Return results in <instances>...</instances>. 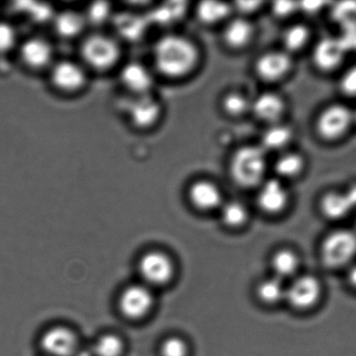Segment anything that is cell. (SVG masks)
<instances>
[{"mask_svg": "<svg viewBox=\"0 0 356 356\" xmlns=\"http://www.w3.org/2000/svg\"><path fill=\"white\" fill-rule=\"evenodd\" d=\"M153 58L160 74L170 79H183L196 71L201 54L197 44L190 38L169 33L156 41Z\"/></svg>", "mask_w": 356, "mask_h": 356, "instance_id": "cell-1", "label": "cell"}, {"mask_svg": "<svg viewBox=\"0 0 356 356\" xmlns=\"http://www.w3.org/2000/svg\"><path fill=\"white\" fill-rule=\"evenodd\" d=\"M268 155L259 144L237 148L229 160V173L233 183L242 188L259 187L267 178L270 167Z\"/></svg>", "mask_w": 356, "mask_h": 356, "instance_id": "cell-2", "label": "cell"}, {"mask_svg": "<svg viewBox=\"0 0 356 356\" xmlns=\"http://www.w3.org/2000/svg\"><path fill=\"white\" fill-rule=\"evenodd\" d=\"M354 125L353 109L343 103H332L319 111L314 127L320 140L336 143L346 137Z\"/></svg>", "mask_w": 356, "mask_h": 356, "instance_id": "cell-3", "label": "cell"}, {"mask_svg": "<svg viewBox=\"0 0 356 356\" xmlns=\"http://www.w3.org/2000/svg\"><path fill=\"white\" fill-rule=\"evenodd\" d=\"M320 258L332 270L350 268L356 261V232L351 229L334 230L324 238Z\"/></svg>", "mask_w": 356, "mask_h": 356, "instance_id": "cell-4", "label": "cell"}, {"mask_svg": "<svg viewBox=\"0 0 356 356\" xmlns=\"http://www.w3.org/2000/svg\"><path fill=\"white\" fill-rule=\"evenodd\" d=\"M83 61L97 71H106L113 67L121 57L118 41L109 35L91 34L80 47Z\"/></svg>", "mask_w": 356, "mask_h": 356, "instance_id": "cell-5", "label": "cell"}, {"mask_svg": "<svg viewBox=\"0 0 356 356\" xmlns=\"http://www.w3.org/2000/svg\"><path fill=\"white\" fill-rule=\"evenodd\" d=\"M294 64L293 56L281 48L274 49L258 56L254 63V72L261 81L274 85L291 75Z\"/></svg>", "mask_w": 356, "mask_h": 356, "instance_id": "cell-6", "label": "cell"}, {"mask_svg": "<svg viewBox=\"0 0 356 356\" xmlns=\"http://www.w3.org/2000/svg\"><path fill=\"white\" fill-rule=\"evenodd\" d=\"M138 271L143 284L151 287H162L173 280L176 268L170 257L162 251H148L141 257Z\"/></svg>", "mask_w": 356, "mask_h": 356, "instance_id": "cell-7", "label": "cell"}, {"mask_svg": "<svg viewBox=\"0 0 356 356\" xmlns=\"http://www.w3.org/2000/svg\"><path fill=\"white\" fill-rule=\"evenodd\" d=\"M155 298L151 288L144 284H132L121 292L118 308L122 316L128 320L145 318L153 308Z\"/></svg>", "mask_w": 356, "mask_h": 356, "instance_id": "cell-8", "label": "cell"}, {"mask_svg": "<svg viewBox=\"0 0 356 356\" xmlns=\"http://www.w3.org/2000/svg\"><path fill=\"white\" fill-rule=\"evenodd\" d=\"M347 49L341 38L323 37L317 40L311 50L314 67L322 73H331L339 69L344 62Z\"/></svg>", "mask_w": 356, "mask_h": 356, "instance_id": "cell-9", "label": "cell"}, {"mask_svg": "<svg viewBox=\"0 0 356 356\" xmlns=\"http://www.w3.org/2000/svg\"><path fill=\"white\" fill-rule=\"evenodd\" d=\"M323 294V286L313 275H302L296 277L286 289L285 301L297 310L313 308L320 301Z\"/></svg>", "mask_w": 356, "mask_h": 356, "instance_id": "cell-10", "label": "cell"}, {"mask_svg": "<svg viewBox=\"0 0 356 356\" xmlns=\"http://www.w3.org/2000/svg\"><path fill=\"white\" fill-rule=\"evenodd\" d=\"M287 106V101L281 94L274 90H265L252 97L250 114L267 127L284 121Z\"/></svg>", "mask_w": 356, "mask_h": 356, "instance_id": "cell-11", "label": "cell"}, {"mask_svg": "<svg viewBox=\"0 0 356 356\" xmlns=\"http://www.w3.org/2000/svg\"><path fill=\"white\" fill-rule=\"evenodd\" d=\"M257 190V204L267 214H280L288 207L291 194L286 181L275 177L266 178Z\"/></svg>", "mask_w": 356, "mask_h": 356, "instance_id": "cell-12", "label": "cell"}, {"mask_svg": "<svg viewBox=\"0 0 356 356\" xmlns=\"http://www.w3.org/2000/svg\"><path fill=\"white\" fill-rule=\"evenodd\" d=\"M222 26V43L233 51L245 50L256 36V28L252 20L245 17L232 16Z\"/></svg>", "mask_w": 356, "mask_h": 356, "instance_id": "cell-13", "label": "cell"}, {"mask_svg": "<svg viewBox=\"0 0 356 356\" xmlns=\"http://www.w3.org/2000/svg\"><path fill=\"white\" fill-rule=\"evenodd\" d=\"M40 344L41 350L49 356H72L79 350L77 334L65 326H54L45 331Z\"/></svg>", "mask_w": 356, "mask_h": 356, "instance_id": "cell-14", "label": "cell"}, {"mask_svg": "<svg viewBox=\"0 0 356 356\" xmlns=\"http://www.w3.org/2000/svg\"><path fill=\"white\" fill-rule=\"evenodd\" d=\"M187 197L198 211L208 212L221 209L223 195L217 184L209 179H197L188 187Z\"/></svg>", "mask_w": 356, "mask_h": 356, "instance_id": "cell-15", "label": "cell"}, {"mask_svg": "<svg viewBox=\"0 0 356 356\" xmlns=\"http://www.w3.org/2000/svg\"><path fill=\"white\" fill-rule=\"evenodd\" d=\"M51 80L56 88L63 92H76L85 86L86 71L78 63L63 60L52 67Z\"/></svg>", "mask_w": 356, "mask_h": 356, "instance_id": "cell-16", "label": "cell"}, {"mask_svg": "<svg viewBox=\"0 0 356 356\" xmlns=\"http://www.w3.org/2000/svg\"><path fill=\"white\" fill-rule=\"evenodd\" d=\"M295 130L291 124L284 121L267 125L261 135L260 144L265 152L281 153L291 149L295 138Z\"/></svg>", "mask_w": 356, "mask_h": 356, "instance_id": "cell-17", "label": "cell"}, {"mask_svg": "<svg viewBox=\"0 0 356 356\" xmlns=\"http://www.w3.org/2000/svg\"><path fill=\"white\" fill-rule=\"evenodd\" d=\"M52 55H54V50H52V44L45 38H30L21 44V60L30 68L45 67L50 64Z\"/></svg>", "mask_w": 356, "mask_h": 356, "instance_id": "cell-18", "label": "cell"}, {"mask_svg": "<svg viewBox=\"0 0 356 356\" xmlns=\"http://www.w3.org/2000/svg\"><path fill=\"white\" fill-rule=\"evenodd\" d=\"M307 159L302 153L291 149L278 153L272 163L274 177L284 181L295 179L305 172Z\"/></svg>", "mask_w": 356, "mask_h": 356, "instance_id": "cell-19", "label": "cell"}, {"mask_svg": "<svg viewBox=\"0 0 356 356\" xmlns=\"http://www.w3.org/2000/svg\"><path fill=\"white\" fill-rule=\"evenodd\" d=\"M135 125L139 127H149L158 121L162 108L158 101L150 95L136 96L132 101L127 111Z\"/></svg>", "mask_w": 356, "mask_h": 356, "instance_id": "cell-20", "label": "cell"}, {"mask_svg": "<svg viewBox=\"0 0 356 356\" xmlns=\"http://www.w3.org/2000/svg\"><path fill=\"white\" fill-rule=\"evenodd\" d=\"M121 80L125 88L136 96L150 94L153 86V76L145 65L132 62L121 71Z\"/></svg>", "mask_w": 356, "mask_h": 356, "instance_id": "cell-21", "label": "cell"}, {"mask_svg": "<svg viewBox=\"0 0 356 356\" xmlns=\"http://www.w3.org/2000/svg\"><path fill=\"white\" fill-rule=\"evenodd\" d=\"M231 3L202 1L195 7V17L206 26H223L233 16Z\"/></svg>", "mask_w": 356, "mask_h": 356, "instance_id": "cell-22", "label": "cell"}, {"mask_svg": "<svg viewBox=\"0 0 356 356\" xmlns=\"http://www.w3.org/2000/svg\"><path fill=\"white\" fill-rule=\"evenodd\" d=\"M312 33L304 23H293L285 28L281 36V49L294 57L304 51L311 42Z\"/></svg>", "mask_w": 356, "mask_h": 356, "instance_id": "cell-23", "label": "cell"}, {"mask_svg": "<svg viewBox=\"0 0 356 356\" xmlns=\"http://www.w3.org/2000/svg\"><path fill=\"white\" fill-rule=\"evenodd\" d=\"M320 209L323 215L331 220L346 218L355 211L344 191H327L320 199Z\"/></svg>", "mask_w": 356, "mask_h": 356, "instance_id": "cell-24", "label": "cell"}, {"mask_svg": "<svg viewBox=\"0 0 356 356\" xmlns=\"http://www.w3.org/2000/svg\"><path fill=\"white\" fill-rule=\"evenodd\" d=\"M252 97L239 90L226 92L221 99V109L226 117L239 120L251 113Z\"/></svg>", "mask_w": 356, "mask_h": 356, "instance_id": "cell-25", "label": "cell"}, {"mask_svg": "<svg viewBox=\"0 0 356 356\" xmlns=\"http://www.w3.org/2000/svg\"><path fill=\"white\" fill-rule=\"evenodd\" d=\"M274 277L281 279L291 278L297 273L300 259L297 254L291 250H280L274 254L271 259Z\"/></svg>", "mask_w": 356, "mask_h": 356, "instance_id": "cell-26", "label": "cell"}, {"mask_svg": "<svg viewBox=\"0 0 356 356\" xmlns=\"http://www.w3.org/2000/svg\"><path fill=\"white\" fill-rule=\"evenodd\" d=\"M86 19L85 15L72 10H66L56 15L54 27L56 33L64 38H72L84 30Z\"/></svg>", "mask_w": 356, "mask_h": 356, "instance_id": "cell-27", "label": "cell"}, {"mask_svg": "<svg viewBox=\"0 0 356 356\" xmlns=\"http://www.w3.org/2000/svg\"><path fill=\"white\" fill-rule=\"evenodd\" d=\"M286 289L284 281L273 277L265 279L257 286L256 295L261 302L267 305H274L284 301Z\"/></svg>", "mask_w": 356, "mask_h": 356, "instance_id": "cell-28", "label": "cell"}, {"mask_svg": "<svg viewBox=\"0 0 356 356\" xmlns=\"http://www.w3.org/2000/svg\"><path fill=\"white\" fill-rule=\"evenodd\" d=\"M219 209H221L222 222L229 228H240L249 219V211L242 202L238 201L223 202Z\"/></svg>", "mask_w": 356, "mask_h": 356, "instance_id": "cell-29", "label": "cell"}, {"mask_svg": "<svg viewBox=\"0 0 356 356\" xmlns=\"http://www.w3.org/2000/svg\"><path fill=\"white\" fill-rule=\"evenodd\" d=\"M125 345L120 337L114 334H105L99 337L91 350L93 356H122Z\"/></svg>", "mask_w": 356, "mask_h": 356, "instance_id": "cell-30", "label": "cell"}, {"mask_svg": "<svg viewBox=\"0 0 356 356\" xmlns=\"http://www.w3.org/2000/svg\"><path fill=\"white\" fill-rule=\"evenodd\" d=\"M160 356H188L189 348L183 339L173 337L163 341L160 348Z\"/></svg>", "mask_w": 356, "mask_h": 356, "instance_id": "cell-31", "label": "cell"}, {"mask_svg": "<svg viewBox=\"0 0 356 356\" xmlns=\"http://www.w3.org/2000/svg\"><path fill=\"white\" fill-rule=\"evenodd\" d=\"M338 88L344 97H356V65L345 69L338 81Z\"/></svg>", "mask_w": 356, "mask_h": 356, "instance_id": "cell-32", "label": "cell"}, {"mask_svg": "<svg viewBox=\"0 0 356 356\" xmlns=\"http://www.w3.org/2000/svg\"><path fill=\"white\" fill-rule=\"evenodd\" d=\"M270 9L272 15L280 20L291 19L300 12L299 2L287 1V0L272 2Z\"/></svg>", "mask_w": 356, "mask_h": 356, "instance_id": "cell-33", "label": "cell"}, {"mask_svg": "<svg viewBox=\"0 0 356 356\" xmlns=\"http://www.w3.org/2000/svg\"><path fill=\"white\" fill-rule=\"evenodd\" d=\"M17 31L12 24L0 22V54H6L15 47Z\"/></svg>", "mask_w": 356, "mask_h": 356, "instance_id": "cell-34", "label": "cell"}, {"mask_svg": "<svg viewBox=\"0 0 356 356\" xmlns=\"http://www.w3.org/2000/svg\"><path fill=\"white\" fill-rule=\"evenodd\" d=\"M265 3L263 1H237L232 3L233 13L237 15L250 19L251 15L263 9Z\"/></svg>", "mask_w": 356, "mask_h": 356, "instance_id": "cell-35", "label": "cell"}, {"mask_svg": "<svg viewBox=\"0 0 356 356\" xmlns=\"http://www.w3.org/2000/svg\"><path fill=\"white\" fill-rule=\"evenodd\" d=\"M110 7L108 6L107 3H95L90 7L88 13L86 17L87 21H91L93 23H101L106 20L109 16Z\"/></svg>", "mask_w": 356, "mask_h": 356, "instance_id": "cell-36", "label": "cell"}, {"mask_svg": "<svg viewBox=\"0 0 356 356\" xmlns=\"http://www.w3.org/2000/svg\"><path fill=\"white\" fill-rule=\"evenodd\" d=\"M325 3L320 1L299 2L300 12L309 14V15H316L322 12Z\"/></svg>", "mask_w": 356, "mask_h": 356, "instance_id": "cell-37", "label": "cell"}, {"mask_svg": "<svg viewBox=\"0 0 356 356\" xmlns=\"http://www.w3.org/2000/svg\"><path fill=\"white\" fill-rule=\"evenodd\" d=\"M347 282L348 285L356 291V261L347 268Z\"/></svg>", "mask_w": 356, "mask_h": 356, "instance_id": "cell-38", "label": "cell"}, {"mask_svg": "<svg viewBox=\"0 0 356 356\" xmlns=\"http://www.w3.org/2000/svg\"><path fill=\"white\" fill-rule=\"evenodd\" d=\"M347 195L348 200H350L352 207L356 209V183L352 184L344 191Z\"/></svg>", "mask_w": 356, "mask_h": 356, "instance_id": "cell-39", "label": "cell"}, {"mask_svg": "<svg viewBox=\"0 0 356 356\" xmlns=\"http://www.w3.org/2000/svg\"><path fill=\"white\" fill-rule=\"evenodd\" d=\"M72 356H93L92 352L88 350H78L77 353L73 355Z\"/></svg>", "mask_w": 356, "mask_h": 356, "instance_id": "cell-40", "label": "cell"}, {"mask_svg": "<svg viewBox=\"0 0 356 356\" xmlns=\"http://www.w3.org/2000/svg\"><path fill=\"white\" fill-rule=\"evenodd\" d=\"M353 113H354V124L356 125V107L355 109H353Z\"/></svg>", "mask_w": 356, "mask_h": 356, "instance_id": "cell-41", "label": "cell"}, {"mask_svg": "<svg viewBox=\"0 0 356 356\" xmlns=\"http://www.w3.org/2000/svg\"><path fill=\"white\" fill-rule=\"evenodd\" d=\"M354 229H355V232H356V223H355V228Z\"/></svg>", "mask_w": 356, "mask_h": 356, "instance_id": "cell-42", "label": "cell"}]
</instances>
